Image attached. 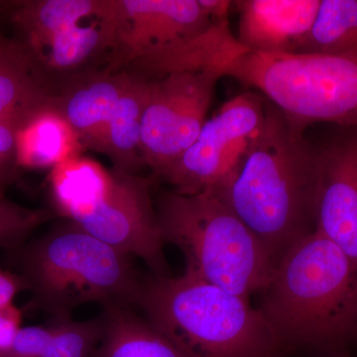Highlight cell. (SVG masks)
I'll list each match as a JSON object with an SVG mask.
<instances>
[{
    "label": "cell",
    "instance_id": "18",
    "mask_svg": "<svg viewBox=\"0 0 357 357\" xmlns=\"http://www.w3.org/2000/svg\"><path fill=\"white\" fill-rule=\"evenodd\" d=\"M150 88L151 79L134 75L110 116L100 153L112 160L115 170L134 174L137 167L144 164L141 155V129Z\"/></svg>",
    "mask_w": 357,
    "mask_h": 357
},
{
    "label": "cell",
    "instance_id": "21",
    "mask_svg": "<svg viewBox=\"0 0 357 357\" xmlns=\"http://www.w3.org/2000/svg\"><path fill=\"white\" fill-rule=\"evenodd\" d=\"M110 178L112 172L100 164L79 156L54 167L49 181L56 210L67 218L73 211L95 198L109 184Z\"/></svg>",
    "mask_w": 357,
    "mask_h": 357
},
{
    "label": "cell",
    "instance_id": "2",
    "mask_svg": "<svg viewBox=\"0 0 357 357\" xmlns=\"http://www.w3.org/2000/svg\"><path fill=\"white\" fill-rule=\"evenodd\" d=\"M258 307L282 351H342L357 335V267L318 230L277 264Z\"/></svg>",
    "mask_w": 357,
    "mask_h": 357
},
{
    "label": "cell",
    "instance_id": "16",
    "mask_svg": "<svg viewBox=\"0 0 357 357\" xmlns=\"http://www.w3.org/2000/svg\"><path fill=\"white\" fill-rule=\"evenodd\" d=\"M230 31L229 20H215L206 31L162 50L148 53L126 66L131 74L149 79L174 73L218 70L245 51Z\"/></svg>",
    "mask_w": 357,
    "mask_h": 357
},
{
    "label": "cell",
    "instance_id": "11",
    "mask_svg": "<svg viewBox=\"0 0 357 357\" xmlns=\"http://www.w3.org/2000/svg\"><path fill=\"white\" fill-rule=\"evenodd\" d=\"M57 95L50 75L26 45L0 30V195L20 175L18 132L33 115L55 103Z\"/></svg>",
    "mask_w": 357,
    "mask_h": 357
},
{
    "label": "cell",
    "instance_id": "1",
    "mask_svg": "<svg viewBox=\"0 0 357 357\" xmlns=\"http://www.w3.org/2000/svg\"><path fill=\"white\" fill-rule=\"evenodd\" d=\"M305 130L266 100L261 129L234 175L215 190L277 264L316 230L319 149Z\"/></svg>",
    "mask_w": 357,
    "mask_h": 357
},
{
    "label": "cell",
    "instance_id": "5",
    "mask_svg": "<svg viewBox=\"0 0 357 357\" xmlns=\"http://www.w3.org/2000/svg\"><path fill=\"white\" fill-rule=\"evenodd\" d=\"M20 274L33 306L53 317L72 316L89 303L135 304L142 283L131 256L68 220L18 249Z\"/></svg>",
    "mask_w": 357,
    "mask_h": 357
},
{
    "label": "cell",
    "instance_id": "23",
    "mask_svg": "<svg viewBox=\"0 0 357 357\" xmlns=\"http://www.w3.org/2000/svg\"><path fill=\"white\" fill-rule=\"evenodd\" d=\"M51 218V211L26 208L0 195V248L17 251L37 227Z\"/></svg>",
    "mask_w": 357,
    "mask_h": 357
},
{
    "label": "cell",
    "instance_id": "10",
    "mask_svg": "<svg viewBox=\"0 0 357 357\" xmlns=\"http://www.w3.org/2000/svg\"><path fill=\"white\" fill-rule=\"evenodd\" d=\"M151 185V178L114 169L107 187L68 220L112 248L140 257L154 277H165L168 265Z\"/></svg>",
    "mask_w": 357,
    "mask_h": 357
},
{
    "label": "cell",
    "instance_id": "8",
    "mask_svg": "<svg viewBox=\"0 0 357 357\" xmlns=\"http://www.w3.org/2000/svg\"><path fill=\"white\" fill-rule=\"evenodd\" d=\"M265 114L266 100L256 93L231 98L206 119L192 146L157 178L181 195L220 190L261 129Z\"/></svg>",
    "mask_w": 357,
    "mask_h": 357
},
{
    "label": "cell",
    "instance_id": "7",
    "mask_svg": "<svg viewBox=\"0 0 357 357\" xmlns=\"http://www.w3.org/2000/svg\"><path fill=\"white\" fill-rule=\"evenodd\" d=\"M22 43L50 76L70 74L116 47L121 0H23L11 4Z\"/></svg>",
    "mask_w": 357,
    "mask_h": 357
},
{
    "label": "cell",
    "instance_id": "9",
    "mask_svg": "<svg viewBox=\"0 0 357 357\" xmlns=\"http://www.w3.org/2000/svg\"><path fill=\"white\" fill-rule=\"evenodd\" d=\"M222 77L220 70H206L151 79L142 117L141 155L156 177L198 138Z\"/></svg>",
    "mask_w": 357,
    "mask_h": 357
},
{
    "label": "cell",
    "instance_id": "28",
    "mask_svg": "<svg viewBox=\"0 0 357 357\" xmlns=\"http://www.w3.org/2000/svg\"><path fill=\"white\" fill-rule=\"evenodd\" d=\"M275 357H280V356H275Z\"/></svg>",
    "mask_w": 357,
    "mask_h": 357
},
{
    "label": "cell",
    "instance_id": "25",
    "mask_svg": "<svg viewBox=\"0 0 357 357\" xmlns=\"http://www.w3.org/2000/svg\"><path fill=\"white\" fill-rule=\"evenodd\" d=\"M22 312L15 305L0 309V354L7 349L22 324Z\"/></svg>",
    "mask_w": 357,
    "mask_h": 357
},
{
    "label": "cell",
    "instance_id": "19",
    "mask_svg": "<svg viewBox=\"0 0 357 357\" xmlns=\"http://www.w3.org/2000/svg\"><path fill=\"white\" fill-rule=\"evenodd\" d=\"M107 330L96 357H184L146 319L123 306L105 307Z\"/></svg>",
    "mask_w": 357,
    "mask_h": 357
},
{
    "label": "cell",
    "instance_id": "13",
    "mask_svg": "<svg viewBox=\"0 0 357 357\" xmlns=\"http://www.w3.org/2000/svg\"><path fill=\"white\" fill-rule=\"evenodd\" d=\"M316 230L357 267V135L319 149Z\"/></svg>",
    "mask_w": 357,
    "mask_h": 357
},
{
    "label": "cell",
    "instance_id": "15",
    "mask_svg": "<svg viewBox=\"0 0 357 357\" xmlns=\"http://www.w3.org/2000/svg\"><path fill=\"white\" fill-rule=\"evenodd\" d=\"M134 75L105 70L77 79L58 91L57 109L83 148L102 151L107 124Z\"/></svg>",
    "mask_w": 357,
    "mask_h": 357
},
{
    "label": "cell",
    "instance_id": "14",
    "mask_svg": "<svg viewBox=\"0 0 357 357\" xmlns=\"http://www.w3.org/2000/svg\"><path fill=\"white\" fill-rule=\"evenodd\" d=\"M238 43L259 54H298L311 31L321 0H239Z\"/></svg>",
    "mask_w": 357,
    "mask_h": 357
},
{
    "label": "cell",
    "instance_id": "6",
    "mask_svg": "<svg viewBox=\"0 0 357 357\" xmlns=\"http://www.w3.org/2000/svg\"><path fill=\"white\" fill-rule=\"evenodd\" d=\"M222 72L261 91L300 128L324 121L357 128V56L245 50Z\"/></svg>",
    "mask_w": 357,
    "mask_h": 357
},
{
    "label": "cell",
    "instance_id": "17",
    "mask_svg": "<svg viewBox=\"0 0 357 357\" xmlns=\"http://www.w3.org/2000/svg\"><path fill=\"white\" fill-rule=\"evenodd\" d=\"M82 148L55 102L33 115L20 129L16 138V161L20 170L53 169L79 156Z\"/></svg>",
    "mask_w": 357,
    "mask_h": 357
},
{
    "label": "cell",
    "instance_id": "22",
    "mask_svg": "<svg viewBox=\"0 0 357 357\" xmlns=\"http://www.w3.org/2000/svg\"><path fill=\"white\" fill-rule=\"evenodd\" d=\"M52 335L42 357H96L107 330L102 312L88 321H75L72 316L53 317Z\"/></svg>",
    "mask_w": 357,
    "mask_h": 357
},
{
    "label": "cell",
    "instance_id": "27",
    "mask_svg": "<svg viewBox=\"0 0 357 357\" xmlns=\"http://www.w3.org/2000/svg\"><path fill=\"white\" fill-rule=\"evenodd\" d=\"M324 357H352L351 356H349L347 352H345L344 351H333L330 352V354H325V356Z\"/></svg>",
    "mask_w": 357,
    "mask_h": 357
},
{
    "label": "cell",
    "instance_id": "4",
    "mask_svg": "<svg viewBox=\"0 0 357 357\" xmlns=\"http://www.w3.org/2000/svg\"><path fill=\"white\" fill-rule=\"evenodd\" d=\"M156 206L162 239L182 251L185 271L248 299L267 287L277 263L220 192L166 191Z\"/></svg>",
    "mask_w": 357,
    "mask_h": 357
},
{
    "label": "cell",
    "instance_id": "26",
    "mask_svg": "<svg viewBox=\"0 0 357 357\" xmlns=\"http://www.w3.org/2000/svg\"><path fill=\"white\" fill-rule=\"evenodd\" d=\"M23 291H28V286L20 273L0 269V309L13 305L14 299Z\"/></svg>",
    "mask_w": 357,
    "mask_h": 357
},
{
    "label": "cell",
    "instance_id": "3",
    "mask_svg": "<svg viewBox=\"0 0 357 357\" xmlns=\"http://www.w3.org/2000/svg\"><path fill=\"white\" fill-rule=\"evenodd\" d=\"M135 305L184 357H275L282 349L259 310L185 271L142 283Z\"/></svg>",
    "mask_w": 357,
    "mask_h": 357
},
{
    "label": "cell",
    "instance_id": "20",
    "mask_svg": "<svg viewBox=\"0 0 357 357\" xmlns=\"http://www.w3.org/2000/svg\"><path fill=\"white\" fill-rule=\"evenodd\" d=\"M298 54L357 56V0H321Z\"/></svg>",
    "mask_w": 357,
    "mask_h": 357
},
{
    "label": "cell",
    "instance_id": "24",
    "mask_svg": "<svg viewBox=\"0 0 357 357\" xmlns=\"http://www.w3.org/2000/svg\"><path fill=\"white\" fill-rule=\"evenodd\" d=\"M52 335L50 323L21 326L11 344L0 357H42Z\"/></svg>",
    "mask_w": 357,
    "mask_h": 357
},
{
    "label": "cell",
    "instance_id": "12",
    "mask_svg": "<svg viewBox=\"0 0 357 357\" xmlns=\"http://www.w3.org/2000/svg\"><path fill=\"white\" fill-rule=\"evenodd\" d=\"M215 21L199 0H121L116 47L107 70L114 73L148 53L194 38Z\"/></svg>",
    "mask_w": 357,
    "mask_h": 357
}]
</instances>
